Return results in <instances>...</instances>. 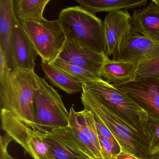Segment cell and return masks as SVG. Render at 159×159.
Listing matches in <instances>:
<instances>
[{"label":"cell","mask_w":159,"mask_h":159,"mask_svg":"<svg viewBox=\"0 0 159 159\" xmlns=\"http://www.w3.org/2000/svg\"><path fill=\"white\" fill-rule=\"evenodd\" d=\"M58 19L66 37L75 38L107 55L104 23L96 15L81 6H74L63 9Z\"/></svg>","instance_id":"3957f363"},{"label":"cell","mask_w":159,"mask_h":159,"mask_svg":"<svg viewBox=\"0 0 159 159\" xmlns=\"http://www.w3.org/2000/svg\"><path fill=\"white\" fill-rule=\"evenodd\" d=\"M57 58L99 75L103 65L109 57L75 38L66 37L65 44Z\"/></svg>","instance_id":"ba28073f"},{"label":"cell","mask_w":159,"mask_h":159,"mask_svg":"<svg viewBox=\"0 0 159 159\" xmlns=\"http://www.w3.org/2000/svg\"><path fill=\"white\" fill-rule=\"evenodd\" d=\"M69 125L79 140L84 145L92 159H102L89 139L82 130L79 121L77 111L74 108V105L70 107L69 111Z\"/></svg>","instance_id":"cb8c5ba5"},{"label":"cell","mask_w":159,"mask_h":159,"mask_svg":"<svg viewBox=\"0 0 159 159\" xmlns=\"http://www.w3.org/2000/svg\"><path fill=\"white\" fill-rule=\"evenodd\" d=\"M148 78L159 79V43L137 65L133 80Z\"/></svg>","instance_id":"ffe728a7"},{"label":"cell","mask_w":159,"mask_h":159,"mask_svg":"<svg viewBox=\"0 0 159 159\" xmlns=\"http://www.w3.org/2000/svg\"><path fill=\"white\" fill-rule=\"evenodd\" d=\"M38 86L34 96L35 122L46 129L69 125L68 111L58 91L37 75Z\"/></svg>","instance_id":"52a82bcc"},{"label":"cell","mask_w":159,"mask_h":159,"mask_svg":"<svg viewBox=\"0 0 159 159\" xmlns=\"http://www.w3.org/2000/svg\"><path fill=\"white\" fill-rule=\"evenodd\" d=\"M101 147L102 155L104 159H109L116 155L114 148L109 141L98 134Z\"/></svg>","instance_id":"484cf974"},{"label":"cell","mask_w":159,"mask_h":159,"mask_svg":"<svg viewBox=\"0 0 159 159\" xmlns=\"http://www.w3.org/2000/svg\"><path fill=\"white\" fill-rule=\"evenodd\" d=\"M81 102L84 109L91 111L109 130L121 150L143 159H151L149 142L144 134L129 125L120 116L82 84Z\"/></svg>","instance_id":"6da1fadb"},{"label":"cell","mask_w":159,"mask_h":159,"mask_svg":"<svg viewBox=\"0 0 159 159\" xmlns=\"http://www.w3.org/2000/svg\"><path fill=\"white\" fill-rule=\"evenodd\" d=\"M152 2L154 3V4H156V5H159V0H152Z\"/></svg>","instance_id":"f546056e"},{"label":"cell","mask_w":159,"mask_h":159,"mask_svg":"<svg viewBox=\"0 0 159 159\" xmlns=\"http://www.w3.org/2000/svg\"><path fill=\"white\" fill-rule=\"evenodd\" d=\"M93 116L98 134L101 135L102 136L110 142L112 146H113L115 153L117 155L121 151V148L120 145H119L117 140H116L110 130L97 118H96L94 115Z\"/></svg>","instance_id":"d4e9b609"},{"label":"cell","mask_w":159,"mask_h":159,"mask_svg":"<svg viewBox=\"0 0 159 159\" xmlns=\"http://www.w3.org/2000/svg\"><path fill=\"white\" fill-rule=\"evenodd\" d=\"M20 22L42 61L50 64L56 59L66 40L58 19L54 21L24 20Z\"/></svg>","instance_id":"8992f818"},{"label":"cell","mask_w":159,"mask_h":159,"mask_svg":"<svg viewBox=\"0 0 159 159\" xmlns=\"http://www.w3.org/2000/svg\"><path fill=\"white\" fill-rule=\"evenodd\" d=\"M51 0H13L15 15L19 21L44 20L43 13Z\"/></svg>","instance_id":"d6986e66"},{"label":"cell","mask_w":159,"mask_h":159,"mask_svg":"<svg viewBox=\"0 0 159 159\" xmlns=\"http://www.w3.org/2000/svg\"><path fill=\"white\" fill-rule=\"evenodd\" d=\"M109 159H143L141 158H138L136 157L134 155H132L126 152L121 150L117 155L112 157V158Z\"/></svg>","instance_id":"f1b7e54d"},{"label":"cell","mask_w":159,"mask_h":159,"mask_svg":"<svg viewBox=\"0 0 159 159\" xmlns=\"http://www.w3.org/2000/svg\"><path fill=\"white\" fill-rule=\"evenodd\" d=\"M77 113L79 121L84 132L88 137L102 159H104L98 138V132L93 113L85 109L77 111Z\"/></svg>","instance_id":"603a6c76"},{"label":"cell","mask_w":159,"mask_h":159,"mask_svg":"<svg viewBox=\"0 0 159 159\" xmlns=\"http://www.w3.org/2000/svg\"><path fill=\"white\" fill-rule=\"evenodd\" d=\"M45 139L55 159H92L70 125L48 129Z\"/></svg>","instance_id":"30bf717a"},{"label":"cell","mask_w":159,"mask_h":159,"mask_svg":"<svg viewBox=\"0 0 159 159\" xmlns=\"http://www.w3.org/2000/svg\"><path fill=\"white\" fill-rule=\"evenodd\" d=\"M143 130L148 140L150 159L159 158V119L148 114V119L143 123Z\"/></svg>","instance_id":"7402d4cb"},{"label":"cell","mask_w":159,"mask_h":159,"mask_svg":"<svg viewBox=\"0 0 159 159\" xmlns=\"http://www.w3.org/2000/svg\"><path fill=\"white\" fill-rule=\"evenodd\" d=\"M113 85L148 114L159 119V79L132 80Z\"/></svg>","instance_id":"9c48e42d"},{"label":"cell","mask_w":159,"mask_h":159,"mask_svg":"<svg viewBox=\"0 0 159 159\" xmlns=\"http://www.w3.org/2000/svg\"><path fill=\"white\" fill-rule=\"evenodd\" d=\"M50 64L80 83H85L102 79L99 75L90 72L81 67L65 63L57 58Z\"/></svg>","instance_id":"44dd1931"},{"label":"cell","mask_w":159,"mask_h":159,"mask_svg":"<svg viewBox=\"0 0 159 159\" xmlns=\"http://www.w3.org/2000/svg\"><path fill=\"white\" fill-rule=\"evenodd\" d=\"M2 127L13 140L21 145L34 159H55L45 139L48 129L36 122L18 118L12 112L1 109Z\"/></svg>","instance_id":"277c9868"},{"label":"cell","mask_w":159,"mask_h":159,"mask_svg":"<svg viewBox=\"0 0 159 159\" xmlns=\"http://www.w3.org/2000/svg\"><path fill=\"white\" fill-rule=\"evenodd\" d=\"M12 140V139L7 134L1 137V159H14L9 154L7 150L8 145Z\"/></svg>","instance_id":"4316f807"},{"label":"cell","mask_w":159,"mask_h":159,"mask_svg":"<svg viewBox=\"0 0 159 159\" xmlns=\"http://www.w3.org/2000/svg\"><path fill=\"white\" fill-rule=\"evenodd\" d=\"M16 17L13 0H0V49L3 51L10 71L15 70L13 53L14 24Z\"/></svg>","instance_id":"4fadbf2b"},{"label":"cell","mask_w":159,"mask_h":159,"mask_svg":"<svg viewBox=\"0 0 159 159\" xmlns=\"http://www.w3.org/2000/svg\"><path fill=\"white\" fill-rule=\"evenodd\" d=\"M82 84L129 125L145 135L143 123L148 113L130 98L103 79Z\"/></svg>","instance_id":"5b68a950"},{"label":"cell","mask_w":159,"mask_h":159,"mask_svg":"<svg viewBox=\"0 0 159 159\" xmlns=\"http://www.w3.org/2000/svg\"><path fill=\"white\" fill-rule=\"evenodd\" d=\"M132 30L150 39L159 42V6L152 2L142 9H135Z\"/></svg>","instance_id":"9a60e30c"},{"label":"cell","mask_w":159,"mask_h":159,"mask_svg":"<svg viewBox=\"0 0 159 159\" xmlns=\"http://www.w3.org/2000/svg\"><path fill=\"white\" fill-rule=\"evenodd\" d=\"M131 30L122 39L113 53L112 60L137 65L159 43Z\"/></svg>","instance_id":"8fae6325"},{"label":"cell","mask_w":159,"mask_h":159,"mask_svg":"<svg viewBox=\"0 0 159 159\" xmlns=\"http://www.w3.org/2000/svg\"><path fill=\"white\" fill-rule=\"evenodd\" d=\"M34 69H16L0 82L1 109L12 112L27 121L35 122L34 96L38 86Z\"/></svg>","instance_id":"7a4b0ae2"},{"label":"cell","mask_w":159,"mask_h":159,"mask_svg":"<svg viewBox=\"0 0 159 159\" xmlns=\"http://www.w3.org/2000/svg\"><path fill=\"white\" fill-rule=\"evenodd\" d=\"M10 72L5 55L3 51L0 49V82L6 80Z\"/></svg>","instance_id":"83f0119b"},{"label":"cell","mask_w":159,"mask_h":159,"mask_svg":"<svg viewBox=\"0 0 159 159\" xmlns=\"http://www.w3.org/2000/svg\"><path fill=\"white\" fill-rule=\"evenodd\" d=\"M159 159V158H157V159Z\"/></svg>","instance_id":"4dcf8cb0"},{"label":"cell","mask_w":159,"mask_h":159,"mask_svg":"<svg viewBox=\"0 0 159 159\" xmlns=\"http://www.w3.org/2000/svg\"><path fill=\"white\" fill-rule=\"evenodd\" d=\"M132 16L127 10L109 13L103 23L106 43V53L112 55L123 37L132 30Z\"/></svg>","instance_id":"7c38bea8"},{"label":"cell","mask_w":159,"mask_h":159,"mask_svg":"<svg viewBox=\"0 0 159 159\" xmlns=\"http://www.w3.org/2000/svg\"><path fill=\"white\" fill-rule=\"evenodd\" d=\"M137 64L125 61L107 59L100 70L99 76L109 83H123L134 79Z\"/></svg>","instance_id":"2e32d148"},{"label":"cell","mask_w":159,"mask_h":159,"mask_svg":"<svg viewBox=\"0 0 159 159\" xmlns=\"http://www.w3.org/2000/svg\"><path fill=\"white\" fill-rule=\"evenodd\" d=\"M41 66L45 78L54 86L68 94L83 92L82 84L74 80L49 63L42 61Z\"/></svg>","instance_id":"ac0fdd59"},{"label":"cell","mask_w":159,"mask_h":159,"mask_svg":"<svg viewBox=\"0 0 159 159\" xmlns=\"http://www.w3.org/2000/svg\"><path fill=\"white\" fill-rule=\"evenodd\" d=\"M87 11L96 15L98 12L110 13L146 6L147 0H76Z\"/></svg>","instance_id":"e0dca14e"},{"label":"cell","mask_w":159,"mask_h":159,"mask_svg":"<svg viewBox=\"0 0 159 159\" xmlns=\"http://www.w3.org/2000/svg\"><path fill=\"white\" fill-rule=\"evenodd\" d=\"M13 53L16 69H35L38 53L25 32L22 24L16 18L14 24Z\"/></svg>","instance_id":"5bb4252c"}]
</instances>
